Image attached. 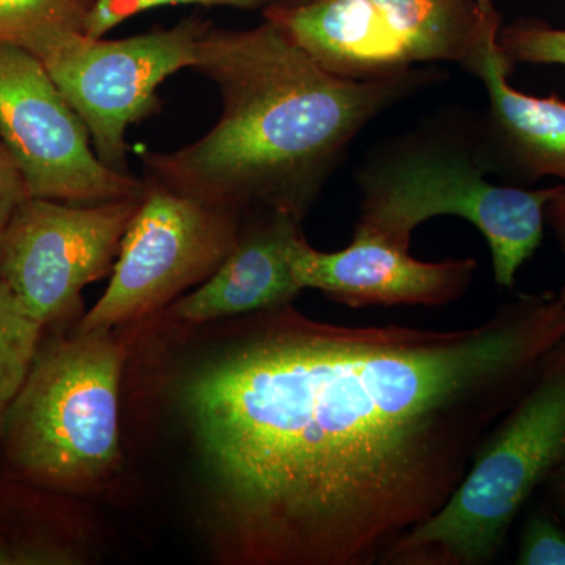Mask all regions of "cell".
<instances>
[{
	"label": "cell",
	"mask_w": 565,
	"mask_h": 565,
	"mask_svg": "<svg viewBox=\"0 0 565 565\" xmlns=\"http://www.w3.org/2000/svg\"><path fill=\"white\" fill-rule=\"evenodd\" d=\"M250 316L182 388L223 550L248 565L384 563L565 340L557 292L459 330Z\"/></svg>",
	"instance_id": "obj_1"
},
{
	"label": "cell",
	"mask_w": 565,
	"mask_h": 565,
	"mask_svg": "<svg viewBox=\"0 0 565 565\" xmlns=\"http://www.w3.org/2000/svg\"><path fill=\"white\" fill-rule=\"evenodd\" d=\"M217 85L222 115L202 139L143 151L145 177L245 214L286 212L303 222L353 139L390 107L441 79L411 70L382 79L337 76L273 21L203 33L193 68Z\"/></svg>",
	"instance_id": "obj_2"
},
{
	"label": "cell",
	"mask_w": 565,
	"mask_h": 565,
	"mask_svg": "<svg viewBox=\"0 0 565 565\" xmlns=\"http://www.w3.org/2000/svg\"><path fill=\"white\" fill-rule=\"evenodd\" d=\"M479 158L478 117L440 115L375 145L355 172L356 233L408 250L422 223L452 215L489 244L494 282L514 288L516 274L544 239L545 206L555 188L530 191L487 180Z\"/></svg>",
	"instance_id": "obj_3"
},
{
	"label": "cell",
	"mask_w": 565,
	"mask_h": 565,
	"mask_svg": "<svg viewBox=\"0 0 565 565\" xmlns=\"http://www.w3.org/2000/svg\"><path fill=\"white\" fill-rule=\"evenodd\" d=\"M565 465V340L498 423L448 503L390 550V565H482L539 486Z\"/></svg>",
	"instance_id": "obj_4"
},
{
	"label": "cell",
	"mask_w": 565,
	"mask_h": 565,
	"mask_svg": "<svg viewBox=\"0 0 565 565\" xmlns=\"http://www.w3.org/2000/svg\"><path fill=\"white\" fill-rule=\"evenodd\" d=\"M125 362V345L111 330H76L39 349L3 424L13 463L57 487L92 484L109 473L120 459Z\"/></svg>",
	"instance_id": "obj_5"
},
{
	"label": "cell",
	"mask_w": 565,
	"mask_h": 565,
	"mask_svg": "<svg viewBox=\"0 0 565 565\" xmlns=\"http://www.w3.org/2000/svg\"><path fill=\"white\" fill-rule=\"evenodd\" d=\"M263 14L322 68L353 81L435 62L473 74L503 25L479 0H308Z\"/></svg>",
	"instance_id": "obj_6"
},
{
	"label": "cell",
	"mask_w": 565,
	"mask_h": 565,
	"mask_svg": "<svg viewBox=\"0 0 565 565\" xmlns=\"http://www.w3.org/2000/svg\"><path fill=\"white\" fill-rule=\"evenodd\" d=\"M212 25L199 13L169 29L122 40L76 31L39 33L21 47L31 51L77 111L104 166L129 174V126L161 110L159 85L193 68L196 46Z\"/></svg>",
	"instance_id": "obj_7"
},
{
	"label": "cell",
	"mask_w": 565,
	"mask_h": 565,
	"mask_svg": "<svg viewBox=\"0 0 565 565\" xmlns=\"http://www.w3.org/2000/svg\"><path fill=\"white\" fill-rule=\"evenodd\" d=\"M111 280L77 330H111L158 313L225 262L243 214L182 195L145 177Z\"/></svg>",
	"instance_id": "obj_8"
},
{
	"label": "cell",
	"mask_w": 565,
	"mask_h": 565,
	"mask_svg": "<svg viewBox=\"0 0 565 565\" xmlns=\"http://www.w3.org/2000/svg\"><path fill=\"white\" fill-rule=\"evenodd\" d=\"M0 136L32 199L95 204L143 193V180L104 166L39 57L10 43H0Z\"/></svg>",
	"instance_id": "obj_9"
},
{
	"label": "cell",
	"mask_w": 565,
	"mask_h": 565,
	"mask_svg": "<svg viewBox=\"0 0 565 565\" xmlns=\"http://www.w3.org/2000/svg\"><path fill=\"white\" fill-rule=\"evenodd\" d=\"M140 196L95 204L29 196L0 234V281L43 326L73 315L82 289L114 270Z\"/></svg>",
	"instance_id": "obj_10"
},
{
	"label": "cell",
	"mask_w": 565,
	"mask_h": 565,
	"mask_svg": "<svg viewBox=\"0 0 565 565\" xmlns=\"http://www.w3.org/2000/svg\"><path fill=\"white\" fill-rule=\"evenodd\" d=\"M291 273L302 289H318L351 308L441 307L460 299L473 281V258L423 263L405 248L353 233L340 252H319L300 236L292 245Z\"/></svg>",
	"instance_id": "obj_11"
},
{
	"label": "cell",
	"mask_w": 565,
	"mask_h": 565,
	"mask_svg": "<svg viewBox=\"0 0 565 565\" xmlns=\"http://www.w3.org/2000/svg\"><path fill=\"white\" fill-rule=\"evenodd\" d=\"M514 70L498 40L475 71L489 107L478 115L479 158L487 174L526 188L542 178L565 181V99L526 95L509 84Z\"/></svg>",
	"instance_id": "obj_12"
},
{
	"label": "cell",
	"mask_w": 565,
	"mask_h": 565,
	"mask_svg": "<svg viewBox=\"0 0 565 565\" xmlns=\"http://www.w3.org/2000/svg\"><path fill=\"white\" fill-rule=\"evenodd\" d=\"M302 221L278 211L243 214L239 239L217 270L174 305L182 321L204 323L291 305L303 291L291 273Z\"/></svg>",
	"instance_id": "obj_13"
},
{
	"label": "cell",
	"mask_w": 565,
	"mask_h": 565,
	"mask_svg": "<svg viewBox=\"0 0 565 565\" xmlns=\"http://www.w3.org/2000/svg\"><path fill=\"white\" fill-rule=\"evenodd\" d=\"M43 327L0 281V427L39 353Z\"/></svg>",
	"instance_id": "obj_14"
},
{
	"label": "cell",
	"mask_w": 565,
	"mask_h": 565,
	"mask_svg": "<svg viewBox=\"0 0 565 565\" xmlns=\"http://www.w3.org/2000/svg\"><path fill=\"white\" fill-rule=\"evenodd\" d=\"M96 0H0V43L21 46L43 32H84Z\"/></svg>",
	"instance_id": "obj_15"
},
{
	"label": "cell",
	"mask_w": 565,
	"mask_h": 565,
	"mask_svg": "<svg viewBox=\"0 0 565 565\" xmlns=\"http://www.w3.org/2000/svg\"><path fill=\"white\" fill-rule=\"evenodd\" d=\"M498 44L512 66H565V29L537 20H519L501 25Z\"/></svg>",
	"instance_id": "obj_16"
},
{
	"label": "cell",
	"mask_w": 565,
	"mask_h": 565,
	"mask_svg": "<svg viewBox=\"0 0 565 565\" xmlns=\"http://www.w3.org/2000/svg\"><path fill=\"white\" fill-rule=\"evenodd\" d=\"M274 0H96L87 21L84 33L95 39H103L111 29L128 21L129 18L143 11L163 6H202V7H233L243 10H266L273 6Z\"/></svg>",
	"instance_id": "obj_17"
},
{
	"label": "cell",
	"mask_w": 565,
	"mask_h": 565,
	"mask_svg": "<svg viewBox=\"0 0 565 565\" xmlns=\"http://www.w3.org/2000/svg\"><path fill=\"white\" fill-rule=\"evenodd\" d=\"M515 564L565 565V530L548 515H530L522 535Z\"/></svg>",
	"instance_id": "obj_18"
},
{
	"label": "cell",
	"mask_w": 565,
	"mask_h": 565,
	"mask_svg": "<svg viewBox=\"0 0 565 565\" xmlns=\"http://www.w3.org/2000/svg\"><path fill=\"white\" fill-rule=\"evenodd\" d=\"M29 199L28 185L6 141L0 136V234L13 212Z\"/></svg>",
	"instance_id": "obj_19"
},
{
	"label": "cell",
	"mask_w": 565,
	"mask_h": 565,
	"mask_svg": "<svg viewBox=\"0 0 565 565\" xmlns=\"http://www.w3.org/2000/svg\"><path fill=\"white\" fill-rule=\"evenodd\" d=\"M63 555L46 546H20L0 542V565L57 564Z\"/></svg>",
	"instance_id": "obj_20"
},
{
	"label": "cell",
	"mask_w": 565,
	"mask_h": 565,
	"mask_svg": "<svg viewBox=\"0 0 565 565\" xmlns=\"http://www.w3.org/2000/svg\"><path fill=\"white\" fill-rule=\"evenodd\" d=\"M545 223H548L565 253V185H556L555 195L546 203ZM557 296L565 303V281Z\"/></svg>",
	"instance_id": "obj_21"
},
{
	"label": "cell",
	"mask_w": 565,
	"mask_h": 565,
	"mask_svg": "<svg viewBox=\"0 0 565 565\" xmlns=\"http://www.w3.org/2000/svg\"><path fill=\"white\" fill-rule=\"evenodd\" d=\"M308 2V0H274L270 7H291L299 6V3Z\"/></svg>",
	"instance_id": "obj_22"
},
{
	"label": "cell",
	"mask_w": 565,
	"mask_h": 565,
	"mask_svg": "<svg viewBox=\"0 0 565 565\" xmlns=\"http://www.w3.org/2000/svg\"><path fill=\"white\" fill-rule=\"evenodd\" d=\"M561 471H563V475H561L559 498H561V503H563L564 509H565V465L563 468H561Z\"/></svg>",
	"instance_id": "obj_23"
},
{
	"label": "cell",
	"mask_w": 565,
	"mask_h": 565,
	"mask_svg": "<svg viewBox=\"0 0 565 565\" xmlns=\"http://www.w3.org/2000/svg\"><path fill=\"white\" fill-rule=\"evenodd\" d=\"M479 2L484 3V6H494L493 0H479Z\"/></svg>",
	"instance_id": "obj_24"
}]
</instances>
